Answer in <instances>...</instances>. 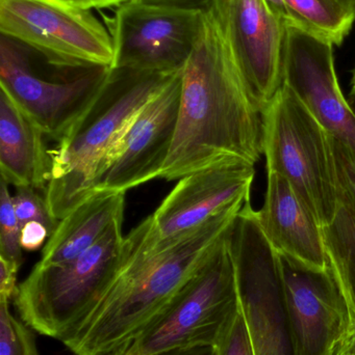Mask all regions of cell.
Here are the masks:
<instances>
[{"label":"cell","instance_id":"1","mask_svg":"<svg viewBox=\"0 0 355 355\" xmlns=\"http://www.w3.org/2000/svg\"><path fill=\"white\" fill-rule=\"evenodd\" d=\"M262 154V112L215 0L202 12L199 37L183 71L176 130L160 179L175 181L229 159L256 164Z\"/></svg>","mask_w":355,"mask_h":355},{"label":"cell","instance_id":"2","mask_svg":"<svg viewBox=\"0 0 355 355\" xmlns=\"http://www.w3.org/2000/svg\"><path fill=\"white\" fill-rule=\"evenodd\" d=\"M242 209L212 219L160 254L127 258L108 294L64 345L75 355H110L133 339L197 270Z\"/></svg>","mask_w":355,"mask_h":355},{"label":"cell","instance_id":"3","mask_svg":"<svg viewBox=\"0 0 355 355\" xmlns=\"http://www.w3.org/2000/svg\"><path fill=\"white\" fill-rule=\"evenodd\" d=\"M175 74L110 69L95 101L50 151L45 198L56 220L92 196L135 116Z\"/></svg>","mask_w":355,"mask_h":355},{"label":"cell","instance_id":"4","mask_svg":"<svg viewBox=\"0 0 355 355\" xmlns=\"http://www.w3.org/2000/svg\"><path fill=\"white\" fill-rule=\"evenodd\" d=\"M123 218L124 213L115 218L97 243L75 260L52 266L35 264L14 298L23 322L63 343L74 335L126 264Z\"/></svg>","mask_w":355,"mask_h":355},{"label":"cell","instance_id":"5","mask_svg":"<svg viewBox=\"0 0 355 355\" xmlns=\"http://www.w3.org/2000/svg\"><path fill=\"white\" fill-rule=\"evenodd\" d=\"M231 229L165 308L110 355H146L170 348L217 346L240 310Z\"/></svg>","mask_w":355,"mask_h":355},{"label":"cell","instance_id":"6","mask_svg":"<svg viewBox=\"0 0 355 355\" xmlns=\"http://www.w3.org/2000/svg\"><path fill=\"white\" fill-rule=\"evenodd\" d=\"M262 119L267 173L286 178L321 227H327L338 204L333 137L286 83Z\"/></svg>","mask_w":355,"mask_h":355},{"label":"cell","instance_id":"7","mask_svg":"<svg viewBox=\"0 0 355 355\" xmlns=\"http://www.w3.org/2000/svg\"><path fill=\"white\" fill-rule=\"evenodd\" d=\"M256 164L229 159L179 180L158 208L131 230L129 259L160 254L212 219L250 200Z\"/></svg>","mask_w":355,"mask_h":355},{"label":"cell","instance_id":"8","mask_svg":"<svg viewBox=\"0 0 355 355\" xmlns=\"http://www.w3.org/2000/svg\"><path fill=\"white\" fill-rule=\"evenodd\" d=\"M0 33L64 70L110 68L112 35L90 10L60 0H0Z\"/></svg>","mask_w":355,"mask_h":355},{"label":"cell","instance_id":"9","mask_svg":"<svg viewBox=\"0 0 355 355\" xmlns=\"http://www.w3.org/2000/svg\"><path fill=\"white\" fill-rule=\"evenodd\" d=\"M240 306L254 355H295L283 304L279 254L247 202L229 233Z\"/></svg>","mask_w":355,"mask_h":355},{"label":"cell","instance_id":"10","mask_svg":"<svg viewBox=\"0 0 355 355\" xmlns=\"http://www.w3.org/2000/svg\"><path fill=\"white\" fill-rule=\"evenodd\" d=\"M202 12L127 0L110 20L112 69L181 72L197 43Z\"/></svg>","mask_w":355,"mask_h":355},{"label":"cell","instance_id":"11","mask_svg":"<svg viewBox=\"0 0 355 355\" xmlns=\"http://www.w3.org/2000/svg\"><path fill=\"white\" fill-rule=\"evenodd\" d=\"M110 71V68L85 69L70 78H46L33 70L24 45L1 35L0 89L46 137L56 141L89 110Z\"/></svg>","mask_w":355,"mask_h":355},{"label":"cell","instance_id":"12","mask_svg":"<svg viewBox=\"0 0 355 355\" xmlns=\"http://www.w3.org/2000/svg\"><path fill=\"white\" fill-rule=\"evenodd\" d=\"M279 254L283 304L295 355H336L352 331V313L331 265L306 266Z\"/></svg>","mask_w":355,"mask_h":355},{"label":"cell","instance_id":"13","mask_svg":"<svg viewBox=\"0 0 355 355\" xmlns=\"http://www.w3.org/2000/svg\"><path fill=\"white\" fill-rule=\"evenodd\" d=\"M183 71L176 73L135 116L108 168L96 182L93 193H126L127 190L160 178L176 130Z\"/></svg>","mask_w":355,"mask_h":355},{"label":"cell","instance_id":"14","mask_svg":"<svg viewBox=\"0 0 355 355\" xmlns=\"http://www.w3.org/2000/svg\"><path fill=\"white\" fill-rule=\"evenodd\" d=\"M333 47L302 27L286 25L283 83L335 139L355 153V110L340 87Z\"/></svg>","mask_w":355,"mask_h":355},{"label":"cell","instance_id":"15","mask_svg":"<svg viewBox=\"0 0 355 355\" xmlns=\"http://www.w3.org/2000/svg\"><path fill=\"white\" fill-rule=\"evenodd\" d=\"M244 83L261 112L283 85L286 24L265 0H219Z\"/></svg>","mask_w":355,"mask_h":355},{"label":"cell","instance_id":"16","mask_svg":"<svg viewBox=\"0 0 355 355\" xmlns=\"http://www.w3.org/2000/svg\"><path fill=\"white\" fill-rule=\"evenodd\" d=\"M256 213L265 237L276 252L311 268L327 269L331 265L322 227L286 178L267 173L264 205Z\"/></svg>","mask_w":355,"mask_h":355},{"label":"cell","instance_id":"17","mask_svg":"<svg viewBox=\"0 0 355 355\" xmlns=\"http://www.w3.org/2000/svg\"><path fill=\"white\" fill-rule=\"evenodd\" d=\"M43 131L0 89V172L15 187L45 189L51 176V157Z\"/></svg>","mask_w":355,"mask_h":355},{"label":"cell","instance_id":"18","mask_svg":"<svg viewBox=\"0 0 355 355\" xmlns=\"http://www.w3.org/2000/svg\"><path fill=\"white\" fill-rule=\"evenodd\" d=\"M333 148L337 210L333 221L322 227V234L329 264L341 285L355 325V153L333 137Z\"/></svg>","mask_w":355,"mask_h":355},{"label":"cell","instance_id":"19","mask_svg":"<svg viewBox=\"0 0 355 355\" xmlns=\"http://www.w3.org/2000/svg\"><path fill=\"white\" fill-rule=\"evenodd\" d=\"M124 207L125 192H94L58 221L37 264L52 266L79 258L101 239Z\"/></svg>","mask_w":355,"mask_h":355},{"label":"cell","instance_id":"20","mask_svg":"<svg viewBox=\"0 0 355 355\" xmlns=\"http://www.w3.org/2000/svg\"><path fill=\"white\" fill-rule=\"evenodd\" d=\"M293 18L292 26L340 46L355 21L354 0H285Z\"/></svg>","mask_w":355,"mask_h":355},{"label":"cell","instance_id":"21","mask_svg":"<svg viewBox=\"0 0 355 355\" xmlns=\"http://www.w3.org/2000/svg\"><path fill=\"white\" fill-rule=\"evenodd\" d=\"M33 331L12 314L10 300L0 297V355H39Z\"/></svg>","mask_w":355,"mask_h":355},{"label":"cell","instance_id":"22","mask_svg":"<svg viewBox=\"0 0 355 355\" xmlns=\"http://www.w3.org/2000/svg\"><path fill=\"white\" fill-rule=\"evenodd\" d=\"M21 227L15 213L8 184L0 183V258L20 267L23 262Z\"/></svg>","mask_w":355,"mask_h":355},{"label":"cell","instance_id":"23","mask_svg":"<svg viewBox=\"0 0 355 355\" xmlns=\"http://www.w3.org/2000/svg\"><path fill=\"white\" fill-rule=\"evenodd\" d=\"M38 191L39 190L35 188L17 187L16 193L13 196V205L19 225L22 229L26 223L38 221L53 233L58 220L52 216L45 196H40Z\"/></svg>","mask_w":355,"mask_h":355},{"label":"cell","instance_id":"24","mask_svg":"<svg viewBox=\"0 0 355 355\" xmlns=\"http://www.w3.org/2000/svg\"><path fill=\"white\" fill-rule=\"evenodd\" d=\"M216 347L218 355H254L241 306Z\"/></svg>","mask_w":355,"mask_h":355},{"label":"cell","instance_id":"25","mask_svg":"<svg viewBox=\"0 0 355 355\" xmlns=\"http://www.w3.org/2000/svg\"><path fill=\"white\" fill-rule=\"evenodd\" d=\"M51 234L41 223L31 221L21 229V245L26 252L38 250L46 244Z\"/></svg>","mask_w":355,"mask_h":355},{"label":"cell","instance_id":"26","mask_svg":"<svg viewBox=\"0 0 355 355\" xmlns=\"http://www.w3.org/2000/svg\"><path fill=\"white\" fill-rule=\"evenodd\" d=\"M20 267L0 258V297L14 300L18 292L17 275Z\"/></svg>","mask_w":355,"mask_h":355},{"label":"cell","instance_id":"27","mask_svg":"<svg viewBox=\"0 0 355 355\" xmlns=\"http://www.w3.org/2000/svg\"><path fill=\"white\" fill-rule=\"evenodd\" d=\"M143 3L154 6H170V8H185V10H204L208 8L215 0H137Z\"/></svg>","mask_w":355,"mask_h":355},{"label":"cell","instance_id":"28","mask_svg":"<svg viewBox=\"0 0 355 355\" xmlns=\"http://www.w3.org/2000/svg\"><path fill=\"white\" fill-rule=\"evenodd\" d=\"M146 355H218L217 347L213 345L187 346V347L170 348L154 354Z\"/></svg>","mask_w":355,"mask_h":355},{"label":"cell","instance_id":"29","mask_svg":"<svg viewBox=\"0 0 355 355\" xmlns=\"http://www.w3.org/2000/svg\"><path fill=\"white\" fill-rule=\"evenodd\" d=\"M71 6L83 8V10H92V8H106L110 6H120L127 0H60Z\"/></svg>","mask_w":355,"mask_h":355},{"label":"cell","instance_id":"30","mask_svg":"<svg viewBox=\"0 0 355 355\" xmlns=\"http://www.w3.org/2000/svg\"><path fill=\"white\" fill-rule=\"evenodd\" d=\"M270 10L288 26L293 25V18L285 0H265Z\"/></svg>","mask_w":355,"mask_h":355},{"label":"cell","instance_id":"31","mask_svg":"<svg viewBox=\"0 0 355 355\" xmlns=\"http://www.w3.org/2000/svg\"><path fill=\"white\" fill-rule=\"evenodd\" d=\"M338 355H355V325L340 347Z\"/></svg>","mask_w":355,"mask_h":355},{"label":"cell","instance_id":"32","mask_svg":"<svg viewBox=\"0 0 355 355\" xmlns=\"http://www.w3.org/2000/svg\"><path fill=\"white\" fill-rule=\"evenodd\" d=\"M352 95L355 96V69L354 71V76H352Z\"/></svg>","mask_w":355,"mask_h":355},{"label":"cell","instance_id":"33","mask_svg":"<svg viewBox=\"0 0 355 355\" xmlns=\"http://www.w3.org/2000/svg\"><path fill=\"white\" fill-rule=\"evenodd\" d=\"M354 3H355V0H354Z\"/></svg>","mask_w":355,"mask_h":355},{"label":"cell","instance_id":"34","mask_svg":"<svg viewBox=\"0 0 355 355\" xmlns=\"http://www.w3.org/2000/svg\"><path fill=\"white\" fill-rule=\"evenodd\" d=\"M336 355H338V354H336Z\"/></svg>","mask_w":355,"mask_h":355}]
</instances>
